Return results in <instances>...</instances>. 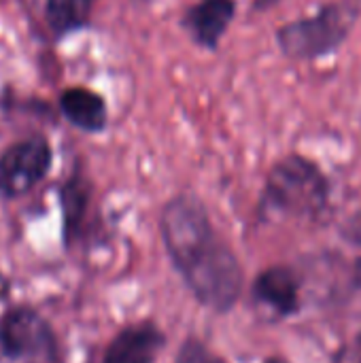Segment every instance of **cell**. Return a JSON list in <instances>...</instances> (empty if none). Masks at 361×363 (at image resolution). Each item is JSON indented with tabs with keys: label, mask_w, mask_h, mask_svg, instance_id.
<instances>
[{
	"label": "cell",
	"mask_w": 361,
	"mask_h": 363,
	"mask_svg": "<svg viewBox=\"0 0 361 363\" xmlns=\"http://www.w3.org/2000/svg\"><path fill=\"white\" fill-rule=\"evenodd\" d=\"M330 183L321 168L304 155L289 153L268 174L262 196V217L315 219L328 208Z\"/></svg>",
	"instance_id": "2"
},
{
	"label": "cell",
	"mask_w": 361,
	"mask_h": 363,
	"mask_svg": "<svg viewBox=\"0 0 361 363\" xmlns=\"http://www.w3.org/2000/svg\"><path fill=\"white\" fill-rule=\"evenodd\" d=\"M164 347L166 336L153 321L132 323L109 342L102 363H155Z\"/></svg>",
	"instance_id": "6"
},
{
	"label": "cell",
	"mask_w": 361,
	"mask_h": 363,
	"mask_svg": "<svg viewBox=\"0 0 361 363\" xmlns=\"http://www.w3.org/2000/svg\"><path fill=\"white\" fill-rule=\"evenodd\" d=\"M174 363H228L223 357L215 355L211 349H206L204 342H200L198 338H187L179 353Z\"/></svg>",
	"instance_id": "12"
},
{
	"label": "cell",
	"mask_w": 361,
	"mask_h": 363,
	"mask_svg": "<svg viewBox=\"0 0 361 363\" xmlns=\"http://www.w3.org/2000/svg\"><path fill=\"white\" fill-rule=\"evenodd\" d=\"M253 298L279 317H294L300 311V281L287 266L266 268L253 281Z\"/></svg>",
	"instance_id": "7"
},
{
	"label": "cell",
	"mask_w": 361,
	"mask_h": 363,
	"mask_svg": "<svg viewBox=\"0 0 361 363\" xmlns=\"http://www.w3.org/2000/svg\"><path fill=\"white\" fill-rule=\"evenodd\" d=\"M360 15L361 0H334L311 17L285 23L277 32V43L291 60H319L343 47Z\"/></svg>",
	"instance_id": "3"
},
{
	"label": "cell",
	"mask_w": 361,
	"mask_h": 363,
	"mask_svg": "<svg viewBox=\"0 0 361 363\" xmlns=\"http://www.w3.org/2000/svg\"><path fill=\"white\" fill-rule=\"evenodd\" d=\"M353 349L357 351V355L361 357V336H357V338H355V342H353Z\"/></svg>",
	"instance_id": "14"
},
{
	"label": "cell",
	"mask_w": 361,
	"mask_h": 363,
	"mask_svg": "<svg viewBox=\"0 0 361 363\" xmlns=\"http://www.w3.org/2000/svg\"><path fill=\"white\" fill-rule=\"evenodd\" d=\"M53 166V149L47 136L32 134L0 153V196L15 200L32 191Z\"/></svg>",
	"instance_id": "5"
},
{
	"label": "cell",
	"mask_w": 361,
	"mask_h": 363,
	"mask_svg": "<svg viewBox=\"0 0 361 363\" xmlns=\"http://www.w3.org/2000/svg\"><path fill=\"white\" fill-rule=\"evenodd\" d=\"M343 238L347 240V242H351L353 247H357L361 249V211H357L355 215H351L347 221H345V225H343Z\"/></svg>",
	"instance_id": "13"
},
{
	"label": "cell",
	"mask_w": 361,
	"mask_h": 363,
	"mask_svg": "<svg viewBox=\"0 0 361 363\" xmlns=\"http://www.w3.org/2000/svg\"><path fill=\"white\" fill-rule=\"evenodd\" d=\"M234 0H200L198 4L189 6L183 17V26L200 47L217 49L234 19Z\"/></svg>",
	"instance_id": "8"
},
{
	"label": "cell",
	"mask_w": 361,
	"mask_h": 363,
	"mask_svg": "<svg viewBox=\"0 0 361 363\" xmlns=\"http://www.w3.org/2000/svg\"><path fill=\"white\" fill-rule=\"evenodd\" d=\"M94 2L96 0H45V17L53 36L60 40L85 30L91 21Z\"/></svg>",
	"instance_id": "11"
},
{
	"label": "cell",
	"mask_w": 361,
	"mask_h": 363,
	"mask_svg": "<svg viewBox=\"0 0 361 363\" xmlns=\"http://www.w3.org/2000/svg\"><path fill=\"white\" fill-rule=\"evenodd\" d=\"M89 202H91V183L81 172V168H74V172L60 187V204H62L66 245H70L74 240V236L81 232Z\"/></svg>",
	"instance_id": "10"
},
{
	"label": "cell",
	"mask_w": 361,
	"mask_h": 363,
	"mask_svg": "<svg viewBox=\"0 0 361 363\" xmlns=\"http://www.w3.org/2000/svg\"><path fill=\"white\" fill-rule=\"evenodd\" d=\"M0 349L15 362L64 363L53 328L30 306H13L2 315Z\"/></svg>",
	"instance_id": "4"
},
{
	"label": "cell",
	"mask_w": 361,
	"mask_h": 363,
	"mask_svg": "<svg viewBox=\"0 0 361 363\" xmlns=\"http://www.w3.org/2000/svg\"><path fill=\"white\" fill-rule=\"evenodd\" d=\"M166 253L194 298L213 313H230L245 283L236 253L215 232L206 206L194 194H179L160 215Z\"/></svg>",
	"instance_id": "1"
},
{
	"label": "cell",
	"mask_w": 361,
	"mask_h": 363,
	"mask_svg": "<svg viewBox=\"0 0 361 363\" xmlns=\"http://www.w3.org/2000/svg\"><path fill=\"white\" fill-rule=\"evenodd\" d=\"M264 363H287L283 357H268Z\"/></svg>",
	"instance_id": "15"
},
{
	"label": "cell",
	"mask_w": 361,
	"mask_h": 363,
	"mask_svg": "<svg viewBox=\"0 0 361 363\" xmlns=\"http://www.w3.org/2000/svg\"><path fill=\"white\" fill-rule=\"evenodd\" d=\"M57 106L64 119L81 132L100 134L109 123V108L104 98L89 87L77 85L64 89L60 94Z\"/></svg>",
	"instance_id": "9"
}]
</instances>
